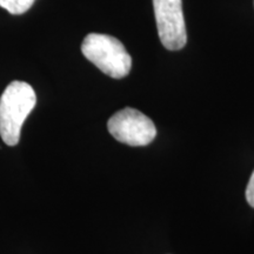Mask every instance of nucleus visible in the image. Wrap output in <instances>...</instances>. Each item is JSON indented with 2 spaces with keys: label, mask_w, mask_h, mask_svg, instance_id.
<instances>
[{
  "label": "nucleus",
  "mask_w": 254,
  "mask_h": 254,
  "mask_svg": "<svg viewBox=\"0 0 254 254\" xmlns=\"http://www.w3.org/2000/svg\"><path fill=\"white\" fill-rule=\"evenodd\" d=\"M37 103V95L31 85L12 81L0 97V136L8 146L20 140L21 127Z\"/></svg>",
  "instance_id": "nucleus-1"
},
{
  "label": "nucleus",
  "mask_w": 254,
  "mask_h": 254,
  "mask_svg": "<svg viewBox=\"0 0 254 254\" xmlns=\"http://www.w3.org/2000/svg\"><path fill=\"white\" fill-rule=\"evenodd\" d=\"M81 52L85 58L111 78L122 79L131 71V56L122 41L114 37L100 33L88 34L81 44Z\"/></svg>",
  "instance_id": "nucleus-2"
},
{
  "label": "nucleus",
  "mask_w": 254,
  "mask_h": 254,
  "mask_svg": "<svg viewBox=\"0 0 254 254\" xmlns=\"http://www.w3.org/2000/svg\"><path fill=\"white\" fill-rule=\"evenodd\" d=\"M246 199H247V202H249L252 207H254V171L252 176L250 178L249 185H247V189H246Z\"/></svg>",
  "instance_id": "nucleus-6"
},
{
  "label": "nucleus",
  "mask_w": 254,
  "mask_h": 254,
  "mask_svg": "<svg viewBox=\"0 0 254 254\" xmlns=\"http://www.w3.org/2000/svg\"><path fill=\"white\" fill-rule=\"evenodd\" d=\"M107 128L113 138L129 146H146L157 135L154 123L131 107L114 113L107 123Z\"/></svg>",
  "instance_id": "nucleus-3"
},
{
  "label": "nucleus",
  "mask_w": 254,
  "mask_h": 254,
  "mask_svg": "<svg viewBox=\"0 0 254 254\" xmlns=\"http://www.w3.org/2000/svg\"><path fill=\"white\" fill-rule=\"evenodd\" d=\"M36 0H0V7L11 14H23L32 7Z\"/></svg>",
  "instance_id": "nucleus-5"
},
{
  "label": "nucleus",
  "mask_w": 254,
  "mask_h": 254,
  "mask_svg": "<svg viewBox=\"0 0 254 254\" xmlns=\"http://www.w3.org/2000/svg\"><path fill=\"white\" fill-rule=\"evenodd\" d=\"M155 21L161 44L170 51L182 50L187 43L182 0H153Z\"/></svg>",
  "instance_id": "nucleus-4"
}]
</instances>
